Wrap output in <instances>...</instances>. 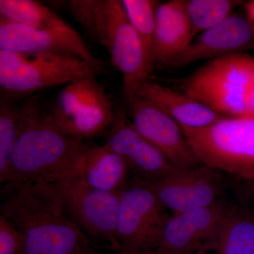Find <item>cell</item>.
I'll use <instances>...</instances> for the list:
<instances>
[{"label":"cell","instance_id":"cell-11","mask_svg":"<svg viewBox=\"0 0 254 254\" xmlns=\"http://www.w3.org/2000/svg\"><path fill=\"white\" fill-rule=\"evenodd\" d=\"M143 184L172 215L213 204L230 186L223 173L203 165L191 170L179 169L158 181Z\"/></svg>","mask_w":254,"mask_h":254},{"label":"cell","instance_id":"cell-16","mask_svg":"<svg viewBox=\"0 0 254 254\" xmlns=\"http://www.w3.org/2000/svg\"><path fill=\"white\" fill-rule=\"evenodd\" d=\"M193 40L187 16L186 0L160 2L155 22V67H168Z\"/></svg>","mask_w":254,"mask_h":254},{"label":"cell","instance_id":"cell-21","mask_svg":"<svg viewBox=\"0 0 254 254\" xmlns=\"http://www.w3.org/2000/svg\"><path fill=\"white\" fill-rule=\"evenodd\" d=\"M33 101L22 106L1 98L0 102V177L9 168L13 151L31 114Z\"/></svg>","mask_w":254,"mask_h":254},{"label":"cell","instance_id":"cell-19","mask_svg":"<svg viewBox=\"0 0 254 254\" xmlns=\"http://www.w3.org/2000/svg\"><path fill=\"white\" fill-rule=\"evenodd\" d=\"M0 16L38 29L79 34L54 11L36 0H0Z\"/></svg>","mask_w":254,"mask_h":254},{"label":"cell","instance_id":"cell-5","mask_svg":"<svg viewBox=\"0 0 254 254\" xmlns=\"http://www.w3.org/2000/svg\"><path fill=\"white\" fill-rule=\"evenodd\" d=\"M98 75L94 68L76 57L0 50L1 98L11 101L47 88L96 78Z\"/></svg>","mask_w":254,"mask_h":254},{"label":"cell","instance_id":"cell-20","mask_svg":"<svg viewBox=\"0 0 254 254\" xmlns=\"http://www.w3.org/2000/svg\"><path fill=\"white\" fill-rule=\"evenodd\" d=\"M218 254H254V213L246 205H236L219 237Z\"/></svg>","mask_w":254,"mask_h":254},{"label":"cell","instance_id":"cell-26","mask_svg":"<svg viewBox=\"0 0 254 254\" xmlns=\"http://www.w3.org/2000/svg\"><path fill=\"white\" fill-rule=\"evenodd\" d=\"M243 4L244 7H245L246 16L250 20V22L252 23L254 27V0L246 1Z\"/></svg>","mask_w":254,"mask_h":254},{"label":"cell","instance_id":"cell-13","mask_svg":"<svg viewBox=\"0 0 254 254\" xmlns=\"http://www.w3.org/2000/svg\"><path fill=\"white\" fill-rule=\"evenodd\" d=\"M105 144L125 160L131 180L150 183L179 170L136 131L123 108L115 113Z\"/></svg>","mask_w":254,"mask_h":254},{"label":"cell","instance_id":"cell-6","mask_svg":"<svg viewBox=\"0 0 254 254\" xmlns=\"http://www.w3.org/2000/svg\"><path fill=\"white\" fill-rule=\"evenodd\" d=\"M181 127L202 165L254 180V118L223 117L203 128Z\"/></svg>","mask_w":254,"mask_h":254},{"label":"cell","instance_id":"cell-10","mask_svg":"<svg viewBox=\"0 0 254 254\" xmlns=\"http://www.w3.org/2000/svg\"><path fill=\"white\" fill-rule=\"evenodd\" d=\"M235 205L223 196L205 208L172 215L157 250L160 254H196L216 250Z\"/></svg>","mask_w":254,"mask_h":254},{"label":"cell","instance_id":"cell-27","mask_svg":"<svg viewBox=\"0 0 254 254\" xmlns=\"http://www.w3.org/2000/svg\"><path fill=\"white\" fill-rule=\"evenodd\" d=\"M73 254H107L104 252H102L95 247L93 245L88 246L83 250L78 251Z\"/></svg>","mask_w":254,"mask_h":254},{"label":"cell","instance_id":"cell-25","mask_svg":"<svg viewBox=\"0 0 254 254\" xmlns=\"http://www.w3.org/2000/svg\"><path fill=\"white\" fill-rule=\"evenodd\" d=\"M111 254H160L158 250H133L120 249L118 251L112 252Z\"/></svg>","mask_w":254,"mask_h":254},{"label":"cell","instance_id":"cell-28","mask_svg":"<svg viewBox=\"0 0 254 254\" xmlns=\"http://www.w3.org/2000/svg\"><path fill=\"white\" fill-rule=\"evenodd\" d=\"M242 181V180H241ZM247 183V187L245 188V191H250V194L254 198V180L252 181H244Z\"/></svg>","mask_w":254,"mask_h":254},{"label":"cell","instance_id":"cell-1","mask_svg":"<svg viewBox=\"0 0 254 254\" xmlns=\"http://www.w3.org/2000/svg\"><path fill=\"white\" fill-rule=\"evenodd\" d=\"M0 213L24 235L23 254H73L93 245L68 215L54 184L3 183Z\"/></svg>","mask_w":254,"mask_h":254},{"label":"cell","instance_id":"cell-7","mask_svg":"<svg viewBox=\"0 0 254 254\" xmlns=\"http://www.w3.org/2000/svg\"><path fill=\"white\" fill-rule=\"evenodd\" d=\"M170 213L148 187L131 179L120 194L116 232L120 249H158L173 215Z\"/></svg>","mask_w":254,"mask_h":254},{"label":"cell","instance_id":"cell-15","mask_svg":"<svg viewBox=\"0 0 254 254\" xmlns=\"http://www.w3.org/2000/svg\"><path fill=\"white\" fill-rule=\"evenodd\" d=\"M254 50V27L245 15L234 12L220 24L200 33L166 68L179 69L200 60H210Z\"/></svg>","mask_w":254,"mask_h":254},{"label":"cell","instance_id":"cell-2","mask_svg":"<svg viewBox=\"0 0 254 254\" xmlns=\"http://www.w3.org/2000/svg\"><path fill=\"white\" fill-rule=\"evenodd\" d=\"M86 145L62 129L51 113H43L33 101L31 114L15 145L1 183L47 182L76 173Z\"/></svg>","mask_w":254,"mask_h":254},{"label":"cell","instance_id":"cell-14","mask_svg":"<svg viewBox=\"0 0 254 254\" xmlns=\"http://www.w3.org/2000/svg\"><path fill=\"white\" fill-rule=\"evenodd\" d=\"M0 50L15 53H50L69 55L88 63L98 74L107 64L92 53L80 34L38 29L0 16Z\"/></svg>","mask_w":254,"mask_h":254},{"label":"cell","instance_id":"cell-17","mask_svg":"<svg viewBox=\"0 0 254 254\" xmlns=\"http://www.w3.org/2000/svg\"><path fill=\"white\" fill-rule=\"evenodd\" d=\"M136 95L155 105L181 127L203 128L225 117L184 92L150 80L138 88Z\"/></svg>","mask_w":254,"mask_h":254},{"label":"cell","instance_id":"cell-23","mask_svg":"<svg viewBox=\"0 0 254 254\" xmlns=\"http://www.w3.org/2000/svg\"><path fill=\"white\" fill-rule=\"evenodd\" d=\"M243 4L238 0H186L192 36L194 38L220 24Z\"/></svg>","mask_w":254,"mask_h":254},{"label":"cell","instance_id":"cell-18","mask_svg":"<svg viewBox=\"0 0 254 254\" xmlns=\"http://www.w3.org/2000/svg\"><path fill=\"white\" fill-rule=\"evenodd\" d=\"M75 174L105 191H121L131 180L126 162L105 144L86 146Z\"/></svg>","mask_w":254,"mask_h":254},{"label":"cell","instance_id":"cell-8","mask_svg":"<svg viewBox=\"0 0 254 254\" xmlns=\"http://www.w3.org/2000/svg\"><path fill=\"white\" fill-rule=\"evenodd\" d=\"M71 218L92 239L119 250L117 240L120 191L98 190L76 174L54 183Z\"/></svg>","mask_w":254,"mask_h":254},{"label":"cell","instance_id":"cell-29","mask_svg":"<svg viewBox=\"0 0 254 254\" xmlns=\"http://www.w3.org/2000/svg\"><path fill=\"white\" fill-rule=\"evenodd\" d=\"M206 252H198V253H197L196 254H206Z\"/></svg>","mask_w":254,"mask_h":254},{"label":"cell","instance_id":"cell-22","mask_svg":"<svg viewBox=\"0 0 254 254\" xmlns=\"http://www.w3.org/2000/svg\"><path fill=\"white\" fill-rule=\"evenodd\" d=\"M125 12L144 48L148 64L154 70V45L156 12L160 1L121 0Z\"/></svg>","mask_w":254,"mask_h":254},{"label":"cell","instance_id":"cell-9","mask_svg":"<svg viewBox=\"0 0 254 254\" xmlns=\"http://www.w3.org/2000/svg\"><path fill=\"white\" fill-rule=\"evenodd\" d=\"M50 113L65 133L82 140L111 127L116 111L103 85L89 78L66 85Z\"/></svg>","mask_w":254,"mask_h":254},{"label":"cell","instance_id":"cell-4","mask_svg":"<svg viewBox=\"0 0 254 254\" xmlns=\"http://www.w3.org/2000/svg\"><path fill=\"white\" fill-rule=\"evenodd\" d=\"M181 91L222 116L254 118V56L235 53L208 60L180 82Z\"/></svg>","mask_w":254,"mask_h":254},{"label":"cell","instance_id":"cell-12","mask_svg":"<svg viewBox=\"0 0 254 254\" xmlns=\"http://www.w3.org/2000/svg\"><path fill=\"white\" fill-rule=\"evenodd\" d=\"M126 100L128 115L136 131L174 166L180 170H191L203 165L175 120L138 95H131Z\"/></svg>","mask_w":254,"mask_h":254},{"label":"cell","instance_id":"cell-24","mask_svg":"<svg viewBox=\"0 0 254 254\" xmlns=\"http://www.w3.org/2000/svg\"><path fill=\"white\" fill-rule=\"evenodd\" d=\"M24 247L22 232L0 215V254H23Z\"/></svg>","mask_w":254,"mask_h":254},{"label":"cell","instance_id":"cell-3","mask_svg":"<svg viewBox=\"0 0 254 254\" xmlns=\"http://www.w3.org/2000/svg\"><path fill=\"white\" fill-rule=\"evenodd\" d=\"M67 5L87 35L108 50L123 75L125 97L136 95L153 71L121 0H71Z\"/></svg>","mask_w":254,"mask_h":254}]
</instances>
